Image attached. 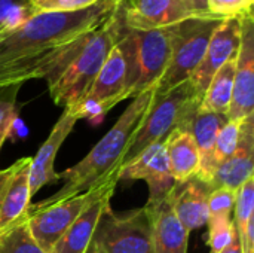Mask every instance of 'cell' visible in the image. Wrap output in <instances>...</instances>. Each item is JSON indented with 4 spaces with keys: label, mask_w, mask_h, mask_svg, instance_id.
Returning a JSON list of instances; mask_svg holds the SVG:
<instances>
[{
    "label": "cell",
    "mask_w": 254,
    "mask_h": 253,
    "mask_svg": "<svg viewBox=\"0 0 254 253\" xmlns=\"http://www.w3.org/2000/svg\"><path fill=\"white\" fill-rule=\"evenodd\" d=\"M208 225V246L211 253H220L234 239L237 230L234 225V219L223 221H211Z\"/></svg>",
    "instance_id": "obj_30"
},
{
    "label": "cell",
    "mask_w": 254,
    "mask_h": 253,
    "mask_svg": "<svg viewBox=\"0 0 254 253\" xmlns=\"http://www.w3.org/2000/svg\"><path fill=\"white\" fill-rule=\"evenodd\" d=\"M222 18L207 15L189 18L174 27V42L168 66L156 84V94H164L190 79L201 64L208 42Z\"/></svg>",
    "instance_id": "obj_6"
},
{
    "label": "cell",
    "mask_w": 254,
    "mask_h": 253,
    "mask_svg": "<svg viewBox=\"0 0 254 253\" xmlns=\"http://www.w3.org/2000/svg\"><path fill=\"white\" fill-rule=\"evenodd\" d=\"M121 3L100 0L77 12L39 13L0 36V89L19 86L31 79H48Z\"/></svg>",
    "instance_id": "obj_1"
},
{
    "label": "cell",
    "mask_w": 254,
    "mask_h": 253,
    "mask_svg": "<svg viewBox=\"0 0 254 253\" xmlns=\"http://www.w3.org/2000/svg\"><path fill=\"white\" fill-rule=\"evenodd\" d=\"M254 0H207V10L217 18H237L253 13Z\"/></svg>",
    "instance_id": "obj_29"
},
{
    "label": "cell",
    "mask_w": 254,
    "mask_h": 253,
    "mask_svg": "<svg viewBox=\"0 0 254 253\" xmlns=\"http://www.w3.org/2000/svg\"><path fill=\"white\" fill-rule=\"evenodd\" d=\"M254 209V177H250L235 191V206H234V225L238 237L246 230L249 221L253 218Z\"/></svg>",
    "instance_id": "obj_25"
},
{
    "label": "cell",
    "mask_w": 254,
    "mask_h": 253,
    "mask_svg": "<svg viewBox=\"0 0 254 253\" xmlns=\"http://www.w3.org/2000/svg\"><path fill=\"white\" fill-rule=\"evenodd\" d=\"M237 67V55L228 60L211 78L199 107L213 113L226 115L234 92V78Z\"/></svg>",
    "instance_id": "obj_22"
},
{
    "label": "cell",
    "mask_w": 254,
    "mask_h": 253,
    "mask_svg": "<svg viewBox=\"0 0 254 253\" xmlns=\"http://www.w3.org/2000/svg\"><path fill=\"white\" fill-rule=\"evenodd\" d=\"M119 7L98 28L86 36L63 67L46 79L49 94L55 104L71 109L88 94L110 49L119 39L122 28Z\"/></svg>",
    "instance_id": "obj_3"
},
{
    "label": "cell",
    "mask_w": 254,
    "mask_h": 253,
    "mask_svg": "<svg viewBox=\"0 0 254 253\" xmlns=\"http://www.w3.org/2000/svg\"><path fill=\"white\" fill-rule=\"evenodd\" d=\"M30 167L31 157H25L0 170V231L28 215L31 206Z\"/></svg>",
    "instance_id": "obj_14"
},
{
    "label": "cell",
    "mask_w": 254,
    "mask_h": 253,
    "mask_svg": "<svg viewBox=\"0 0 254 253\" xmlns=\"http://www.w3.org/2000/svg\"><path fill=\"white\" fill-rule=\"evenodd\" d=\"M118 180H144L149 186L146 204H153L167 198L176 185V180L168 169L164 142L150 145L131 161L125 163L119 169Z\"/></svg>",
    "instance_id": "obj_12"
},
{
    "label": "cell",
    "mask_w": 254,
    "mask_h": 253,
    "mask_svg": "<svg viewBox=\"0 0 254 253\" xmlns=\"http://www.w3.org/2000/svg\"><path fill=\"white\" fill-rule=\"evenodd\" d=\"M127 84V60L116 42L85 98L70 110H73L79 116V119H88L91 124L97 125L103 121L110 109H113L122 100L128 98Z\"/></svg>",
    "instance_id": "obj_9"
},
{
    "label": "cell",
    "mask_w": 254,
    "mask_h": 253,
    "mask_svg": "<svg viewBox=\"0 0 254 253\" xmlns=\"http://www.w3.org/2000/svg\"><path fill=\"white\" fill-rule=\"evenodd\" d=\"M235 206V191L229 188H216L208 195V222L232 219Z\"/></svg>",
    "instance_id": "obj_26"
},
{
    "label": "cell",
    "mask_w": 254,
    "mask_h": 253,
    "mask_svg": "<svg viewBox=\"0 0 254 253\" xmlns=\"http://www.w3.org/2000/svg\"><path fill=\"white\" fill-rule=\"evenodd\" d=\"M252 115H254V16L247 15L237 54L232 101L226 118L228 121L243 122Z\"/></svg>",
    "instance_id": "obj_13"
},
{
    "label": "cell",
    "mask_w": 254,
    "mask_h": 253,
    "mask_svg": "<svg viewBox=\"0 0 254 253\" xmlns=\"http://www.w3.org/2000/svg\"><path fill=\"white\" fill-rule=\"evenodd\" d=\"M211 191V185L195 174L186 180L176 182L171 192L168 194L177 218L189 233L207 225L208 195Z\"/></svg>",
    "instance_id": "obj_16"
},
{
    "label": "cell",
    "mask_w": 254,
    "mask_h": 253,
    "mask_svg": "<svg viewBox=\"0 0 254 253\" xmlns=\"http://www.w3.org/2000/svg\"><path fill=\"white\" fill-rule=\"evenodd\" d=\"M19 86H10L0 89V149L6 139L10 136L13 124L18 116L15 95Z\"/></svg>",
    "instance_id": "obj_27"
},
{
    "label": "cell",
    "mask_w": 254,
    "mask_h": 253,
    "mask_svg": "<svg viewBox=\"0 0 254 253\" xmlns=\"http://www.w3.org/2000/svg\"><path fill=\"white\" fill-rule=\"evenodd\" d=\"M119 15L125 28L149 31L170 28L189 18L211 13L198 12L182 0H124Z\"/></svg>",
    "instance_id": "obj_10"
},
{
    "label": "cell",
    "mask_w": 254,
    "mask_h": 253,
    "mask_svg": "<svg viewBox=\"0 0 254 253\" xmlns=\"http://www.w3.org/2000/svg\"><path fill=\"white\" fill-rule=\"evenodd\" d=\"M144 207L150 215L155 253H188L190 233L177 218L170 198Z\"/></svg>",
    "instance_id": "obj_19"
},
{
    "label": "cell",
    "mask_w": 254,
    "mask_h": 253,
    "mask_svg": "<svg viewBox=\"0 0 254 253\" xmlns=\"http://www.w3.org/2000/svg\"><path fill=\"white\" fill-rule=\"evenodd\" d=\"M115 1H119V3H121V1H124V0H115Z\"/></svg>",
    "instance_id": "obj_35"
},
{
    "label": "cell",
    "mask_w": 254,
    "mask_h": 253,
    "mask_svg": "<svg viewBox=\"0 0 254 253\" xmlns=\"http://www.w3.org/2000/svg\"><path fill=\"white\" fill-rule=\"evenodd\" d=\"M220 253H243V251H241V243H240V237H238L237 233H235L232 242H231V243H229V245H228Z\"/></svg>",
    "instance_id": "obj_32"
},
{
    "label": "cell",
    "mask_w": 254,
    "mask_h": 253,
    "mask_svg": "<svg viewBox=\"0 0 254 253\" xmlns=\"http://www.w3.org/2000/svg\"><path fill=\"white\" fill-rule=\"evenodd\" d=\"M240 128H241V122H235V121H228L220 128L213 151V174L216 173L219 166L225 163L235 152L240 139Z\"/></svg>",
    "instance_id": "obj_24"
},
{
    "label": "cell",
    "mask_w": 254,
    "mask_h": 253,
    "mask_svg": "<svg viewBox=\"0 0 254 253\" xmlns=\"http://www.w3.org/2000/svg\"><path fill=\"white\" fill-rule=\"evenodd\" d=\"M88 253H101V252H100L98 249H94V248H91V249H89V252H88Z\"/></svg>",
    "instance_id": "obj_34"
},
{
    "label": "cell",
    "mask_w": 254,
    "mask_h": 253,
    "mask_svg": "<svg viewBox=\"0 0 254 253\" xmlns=\"http://www.w3.org/2000/svg\"><path fill=\"white\" fill-rule=\"evenodd\" d=\"M0 253H46L33 239L27 218L0 231Z\"/></svg>",
    "instance_id": "obj_23"
},
{
    "label": "cell",
    "mask_w": 254,
    "mask_h": 253,
    "mask_svg": "<svg viewBox=\"0 0 254 253\" xmlns=\"http://www.w3.org/2000/svg\"><path fill=\"white\" fill-rule=\"evenodd\" d=\"M156 86L149 88L132 98L129 106L119 116L116 124L106 133V136L88 152V155L76 166L65 171L58 173L60 180H64V186L54 195L31 204V209L49 206L52 203L82 194L97 183H100L109 173L119 170L121 160L128 148V143L144 119L153 98Z\"/></svg>",
    "instance_id": "obj_2"
},
{
    "label": "cell",
    "mask_w": 254,
    "mask_h": 253,
    "mask_svg": "<svg viewBox=\"0 0 254 253\" xmlns=\"http://www.w3.org/2000/svg\"><path fill=\"white\" fill-rule=\"evenodd\" d=\"M91 248L101 253H155L149 210L141 207L116 213L107 206L95 228Z\"/></svg>",
    "instance_id": "obj_7"
},
{
    "label": "cell",
    "mask_w": 254,
    "mask_h": 253,
    "mask_svg": "<svg viewBox=\"0 0 254 253\" xmlns=\"http://www.w3.org/2000/svg\"><path fill=\"white\" fill-rule=\"evenodd\" d=\"M174 27L138 31L125 28L122 24L118 45L128 66V98L156 86L171 57Z\"/></svg>",
    "instance_id": "obj_5"
},
{
    "label": "cell",
    "mask_w": 254,
    "mask_h": 253,
    "mask_svg": "<svg viewBox=\"0 0 254 253\" xmlns=\"http://www.w3.org/2000/svg\"><path fill=\"white\" fill-rule=\"evenodd\" d=\"M243 253H254V216L249 221L246 230L240 236Z\"/></svg>",
    "instance_id": "obj_31"
},
{
    "label": "cell",
    "mask_w": 254,
    "mask_h": 253,
    "mask_svg": "<svg viewBox=\"0 0 254 253\" xmlns=\"http://www.w3.org/2000/svg\"><path fill=\"white\" fill-rule=\"evenodd\" d=\"M100 0H30L33 16L39 13H64L77 12L97 4Z\"/></svg>",
    "instance_id": "obj_28"
},
{
    "label": "cell",
    "mask_w": 254,
    "mask_h": 253,
    "mask_svg": "<svg viewBox=\"0 0 254 253\" xmlns=\"http://www.w3.org/2000/svg\"><path fill=\"white\" fill-rule=\"evenodd\" d=\"M167 161L176 182L186 180L199 171V152L189 130H176L164 142Z\"/></svg>",
    "instance_id": "obj_21"
},
{
    "label": "cell",
    "mask_w": 254,
    "mask_h": 253,
    "mask_svg": "<svg viewBox=\"0 0 254 253\" xmlns=\"http://www.w3.org/2000/svg\"><path fill=\"white\" fill-rule=\"evenodd\" d=\"M199 104L201 98L196 95L190 81H186L164 94L155 92V98L144 119L134 131L128 143V148L121 160V167L150 145L165 142L173 131H190L192 119Z\"/></svg>",
    "instance_id": "obj_4"
},
{
    "label": "cell",
    "mask_w": 254,
    "mask_h": 253,
    "mask_svg": "<svg viewBox=\"0 0 254 253\" xmlns=\"http://www.w3.org/2000/svg\"><path fill=\"white\" fill-rule=\"evenodd\" d=\"M116 186L106 189L97 198H94L71 224V227L63 234V237L54 245L49 253H88L98 221L107 206H110L112 195Z\"/></svg>",
    "instance_id": "obj_18"
},
{
    "label": "cell",
    "mask_w": 254,
    "mask_h": 253,
    "mask_svg": "<svg viewBox=\"0 0 254 253\" xmlns=\"http://www.w3.org/2000/svg\"><path fill=\"white\" fill-rule=\"evenodd\" d=\"M246 16L225 18V19H222L219 27L214 30L201 64L198 66V69L193 72V75L189 79L195 88L196 95L201 100H202L204 92H205L211 78L214 76V73L228 60L234 58L238 54Z\"/></svg>",
    "instance_id": "obj_11"
},
{
    "label": "cell",
    "mask_w": 254,
    "mask_h": 253,
    "mask_svg": "<svg viewBox=\"0 0 254 253\" xmlns=\"http://www.w3.org/2000/svg\"><path fill=\"white\" fill-rule=\"evenodd\" d=\"M183 3H186L188 6H190L192 9L198 10V12H205L210 13L207 10V0H182Z\"/></svg>",
    "instance_id": "obj_33"
},
{
    "label": "cell",
    "mask_w": 254,
    "mask_h": 253,
    "mask_svg": "<svg viewBox=\"0 0 254 253\" xmlns=\"http://www.w3.org/2000/svg\"><path fill=\"white\" fill-rule=\"evenodd\" d=\"M226 122H228L226 115L213 113L201 107H198L192 119L190 133L195 139V143L199 152V161H201L198 176L207 182H210L213 176V151H214L216 137L220 128Z\"/></svg>",
    "instance_id": "obj_20"
},
{
    "label": "cell",
    "mask_w": 254,
    "mask_h": 253,
    "mask_svg": "<svg viewBox=\"0 0 254 253\" xmlns=\"http://www.w3.org/2000/svg\"><path fill=\"white\" fill-rule=\"evenodd\" d=\"M79 121V116L70 110L65 109L60 119L55 122L54 128L51 130L48 139L43 142L40 149L34 157H31V167H30V195L31 198L48 183L58 182L60 176L55 171V158L57 154L67 139V136L71 133L73 127Z\"/></svg>",
    "instance_id": "obj_15"
},
{
    "label": "cell",
    "mask_w": 254,
    "mask_h": 253,
    "mask_svg": "<svg viewBox=\"0 0 254 253\" xmlns=\"http://www.w3.org/2000/svg\"><path fill=\"white\" fill-rule=\"evenodd\" d=\"M253 157L254 115H252L241 122L240 139L235 152L219 166V169L210 179L208 183L211 185V188H229L232 191H237L243 183L253 177Z\"/></svg>",
    "instance_id": "obj_17"
},
{
    "label": "cell",
    "mask_w": 254,
    "mask_h": 253,
    "mask_svg": "<svg viewBox=\"0 0 254 253\" xmlns=\"http://www.w3.org/2000/svg\"><path fill=\"white\" fill-rule=\"evenodd\" d=\"M118 173L119 170H113L109 173L100 183L92 186L91 189L77 194L74 197L52 203L39 209H28L27 222L36 243L49 253L54 245L63 237V234L71 227V224L79 218L83 209L106 189L118 185Z\"/></svg>",
    "instance_id": "obj_8"
}]
</instances>
